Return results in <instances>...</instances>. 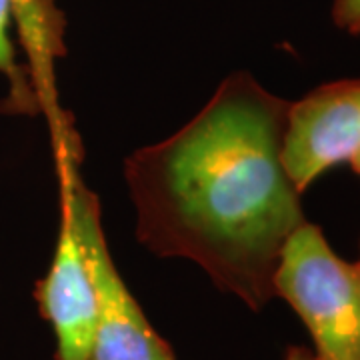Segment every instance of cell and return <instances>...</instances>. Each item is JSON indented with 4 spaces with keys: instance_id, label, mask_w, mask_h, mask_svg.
I'll return each instance as SVG.
<instances>
[{
    "instance_id": "cell-4",
    "label": "cell",
    "mask_w": 360,
    "mask_h": 360,
    "mask_svg": "<svg viewBox=\"0 0 360 360\" xmlns=\"http://www.w3.org/2000/svg\"><path fill=\"white\" fill-rule=\"evenodd\" d=\"M360 153V80H338L288 106L283 162L302 194L322 172Z\"/></svg>"
},
{
    "instance_id": "cell-10",
    "label": "cell",
    "mask_w": 360,
    "mask_h": 360,
    "mask_svg": "<svg viewBox=\"0 0 360 360\" xmlns=\"http://www.w3.org/2000/svg\"><path fill=\"white\" fill-rule=\"evenodd\" d=\"M356 264H359V269H360V260H359V262H356Z\"/></svg>"
},
{
    "instance_id": "cell-5",
    "label": "cell",
    "mask_w": 360,
    "mask_h": 360,
    "mask_svg": "<svg viewBox=\"0 0 360 360\" xmlns=\"http://www.w3.org/2000/svg\"><path fill=\"white\" fill-rule=\"evenodd\" d=\"M34 298L56 336V360H89L96 321L94 288L77 226L65 202L51 269L37 284Z\"/></svg>"
},
{
    "instance_id": "cell-1",
    "label": "cell",
    "mask_w": 360,
    "mask_h": 360,
    "mask_svg": "<svg viewBox=\"0 0 360 360\" xmlns=\"http://www.w3.org/2000/svg\"><path fill=\"white\" fill-rule=\"evenodd\" d=\"M288 106L236 72L180 132L127 160L141 243L194 260L252 310L274 296L281 252L307 220L283 162Z\"/></svg>"
},
{
    "instance_id": "cell-3",
    "label": "cell",
    "mask_w": 360,
    "mask_h": 360,
    "mask_svg": "<svg viewBox=\"0 0 360 360\" xmlns=\"http://www.w3.org/2000/svg\"><path fill=\"white\" fill-rule=\"evenodd\" d=\"M63 202L77 226L94 288L96 321L89 360H176L120 278L104 238L101 205L80 182L68 156L63 167Z\"/></svg>"
},
{
    "instance_id": "cell-9",
    "label": "cell",
    "mask_w": 360,
    "mask_h": 360,
    "mask_svg": "<svg viewBox=\"0 0 360 360\" xmlns=\"http://www.w3.org/2000/svg\"><path fill=\"white\" fill-rule=\"evenodd\" d=\"M350 167H352V170L360 176V153L354 156V158H350Z\"/></svg>"
},
{
    "instance_id": "cell-6",
    "label": "cell",
    "mask_w": 360,
    "mask_h": 360,
    "mask_svg": "<svg viewBox=\"0 0 360 360\" xmlns=\"http://www.w3.org/2000/svg\"><path fill=\"white\" fill-rule=\"evenodd\" d=\"M42 0H0V75L11 78L14 86V94L18 98H25L26 89L22 82V75L16 65V54H14L13 37L11 28L18 16L34 8Z\"/></svg>"
},
{
    "instance_id": "cell-2",
    "label": "cell",
    "mask_w": 360,
    "mask_h": 360,
    "mask_svg": "<svg viewBox=\"0 0 360 360\" xmlns=\"http://www.w3.org/2000/svg\"><path fill=\"white\" fill-rule=\"evenodd\" d=\"M272 284L309 328L319 356L360 360V269L336 255L316 224L304 220L290 234Z\"/></svg>"
},
{
    "instance_id": "cell-7",
    "label": "cell",
    "mask_w": 360,
    "mask_h": 360,
    "mask_svg": "<svg viewBox=\"0 0 360 360\" xmlns=\"http://www.w3.org/2000/svg\"><path fill=\"white\" fill-rule=\"evenodd\" d=\"M333 20L340 30L360 37V0H335Z\"/></svg>"
},
{
    "instance_id": "cell-8",
    "label": "cell",
    "mask_w": 360,
    "mask_h": 360,
    "mask_svg": "<svg viewBox=\"0 0 360 360\" xmlns=\"http://www.w3.org/2000/svg\"><path fill=\"white\" fill-rule=\"evenodd\" d=\"M284 360H324L322 356H319L314 350L304 347H290L284 354Z\"/></svg>"
}]
</instances>
